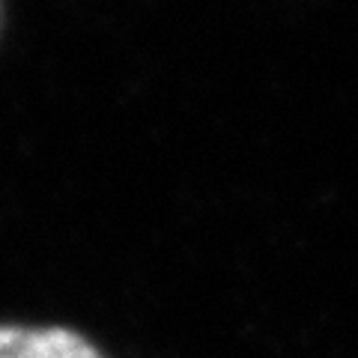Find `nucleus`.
Returning <instances> with one entry per match:
<instances>
[{"label": "nucleus", "instance_id": "obj_1", "mask_svg": "<svg viewBox=\"0 0 358 358\" xmlns=\"http://www.w3.org/2000/svg\"><path fill=\"white\" fill-rule=\"evenodd\" d=\"M0 358H102V352L69 329L0 326Z\"/></svg>", "mask_w": 358, "mask_h": 358}]
</instances>
